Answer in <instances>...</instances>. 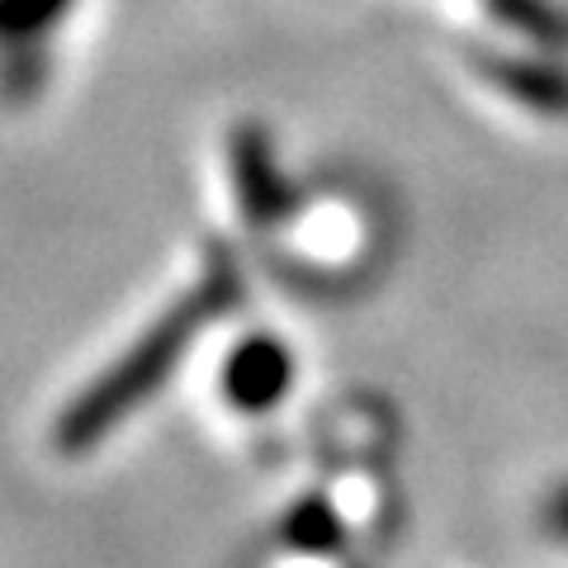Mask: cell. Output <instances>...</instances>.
Instances as JSON below:
<instances>
[{
  "instance_id": "cell-1",
  "label": "cell",
  "mask_w": 568,
  "mask_h": 568,
  "mask_svg": "<svg viewBox=\"0 0 568 568\" xmlns=\"http://www.w3.org/2000/svg\"><path fill=\"white\" fill-rule=\"evenodd\" d=\"M237 298V275L233 265H213V271L204 275V284L194 294H185L181 304H175L162 323H156L152 332H142V342L123 355L119 365H110L104 375L85 388V394L77 398L62 413V426H58V446L62 450H85L95 446V440L110 432V426H119L123 417L133 413V407L156 394V388L166 384V375L175 365H181V355L190 351V342L200 336L213 317H219L227 304Z\"/></svg>"
},
{
  "instance_id": "cell-2",
  "label": "cell",
  "mask_w": 568,
  "mask_h": 568,
  "mask_svg": "<svg viewBox=\"0 0 568 568\" xmlns=\"http://www.w3.org/2000/svg\"><path fill=\"white\" fill-rule=\"evenodd\" d=\"M233 181H237L242 213L261 227L284 219V209L294 204L290 181H284L280 166H275L271 138H265V129H256V123H242L233 133Z\"/></svg>"
},
{
  "instance_id": "cell-3",
  "label": "cell",
  "mask_w": 568,
  "mask_h": 568,
  "mask_svg": "<svg viewBox=\"0 0 568 568\" xmlns=\"http://www.w3.org/2000/svg\"><path fill=\"white\" fill-rule=\"evenodd\" d=\"M223 388L237 407H271L284 388H290V351L275 336H246V342L227 355Z\"/></svg>"
},
{
  "instance_id": "cell-4",
  "label": "cell",
  "mask_w": 568,
  "mask_h": 568,
  "mask_svg": "<svg viewBox=\"0 0 568 568\" xmlns=\"http://www.w3.org/2000/svg\"><path fill=\"white\" fill-rule=\"evenodd\" d=\"M488 81H497L507 95H517L521 104L536 110H568V81L545 71L536 62H511V58H484Z\"/></svg>"
},
{
  "instance_id": "cell-5",
  "label": "cell",
  "mask_w": 568,
  "mask_h": 568,
  "mask_svg": "<svg viewBox=\"0 0 568 568\" xmlns=\"http://www.w3.org/2000/svg\"><path fill=\"white\" fill-rule=\"evenodd\" d=\"M71 0H0V48H39Z\"/></svg>"
},
{
  "instance_id": "cell-6",
  "label": "cell",
  "mask_w": 568,
  "mask_h": 568,
  "mask_svg": "<svg viewBox=\"0 0 568 568\" xmlns=\"http://www.w3.org/2000/svg\"><path fill=\"white\" fill-rule=\"evenodd\" d=\"M488 10L503 24L521 29V33H530V39H540V43H564V33H568V20L559 10H549L545 0H488Z\"/></svg>"
},
{
  "instance_id": "cell-7",
  "label": "cell",
  "mask_w": 568,
  "mask_h": 568,
  "mask_svg": "<svg viewBox=\"0 0 568 568\" xmlns=\"http://www.w3.org/2000/svg\"><path fill=\"white\" fill-rule=\"evenodd\" d=\"M549 526H555L559 530V536L568 540V488L555 497V503H549Z\"/></svg>"
}]
</instances>
